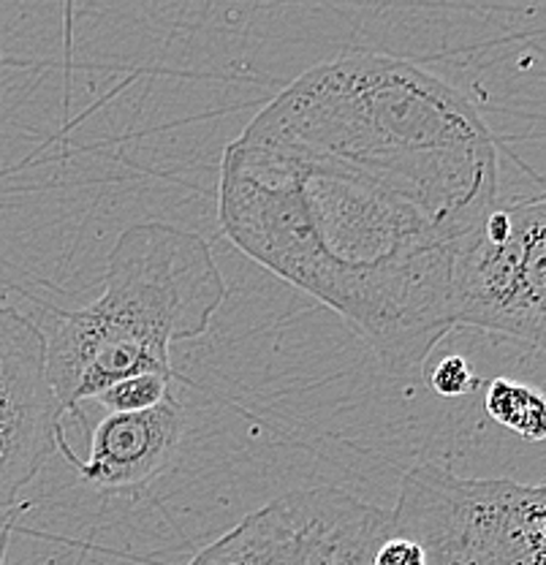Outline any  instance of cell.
<instances>
[{
	"mask_svg": "<svg viewBox=\"0 0 546 565\" xmlns=\"http://www.w3.org/2000/svg\"><path fill=\"white\" fill-rule=\"evenodd\" d=\"M169 394H174L172 379L156 373H142L107 386L98 394L96 403L104 405L109 414H137V411L161 405Z\"/></svg>",
	"mask_w": 546,
	"mask_h": 565,
	"instance_id": "9",
	"label": "cell"
},
{
	"mask_svg": "<svg viewBox=\"0 0 546 565\" xmlns=\"http://www.w3.org/2000/svg\"><path fill=\"white\" fill-rule=\"evenodd\" d=\"M228 297L213 247L196 232L142 221L120 232L107 256L104 294L57 313L46 338L50 381L66 414L142 373L178 379L172 345L204 334Z\"/></svg>",
	"mask_w": 546,
	"mask_h": 565,
	"instance_id": "2",
	"label": "cell"
},
{
	"mask_svg": "<svg viewBox=\"0 0 546 565\" xmlns=\"http://www.w3.org/2000/svg\"><path fill=\"white\" fill-rule=\"evenodd\" d=\"M373 565H427V555L421 550L419 541L408 539V535L397 533L392 527L389 539L378 546L375 552V561Z\"/></svg>",
	"mask_w": 546,
	"mask_h": 565,
	"instance_id": "11",
	"label": "cell"
},
{
	"mask_svg": "<svg viewBox=\"0 0 546 565\" xmlns=\"http://www.w3.org/2000/svg\"><path fill=\"white\" fill-rule=\"evenodd\" d=\"M451 313L546 353V196L490 210L454 264Z\"/></svg>",
	"mask_w": 546,
	"mask_h": 565,
	"instance_id": "4",
	"label": "cell"
},
{
	"mask_svg": "<svg viewBox=\"0 0 546 565\" xmlns=\"http://www.w3.org/2000/svg\"><path fill=\"white\" fill-rule=\"evenodd\" d=\"M392 527L427 565H546V481L462 479L421 462L403 476Z\"/></svg>",
	"mask_w": 546,
	"mask_h": 565,
	"instance_id": "3",
	"label": "cell"
},
{
	"mask_svg": "<svg viewBox=\"0 0 546 565\" xmlns=\"http://www.w3.org/2000/svg\"><path fill=\"white\" fill-rule=\"evenodd\" d=\"M484 408L492 419L522 440H546V394L542 388L522 381L495 379L486 384Z\"/></svg>",
	"mask_w": 546,
	"mask_h": 565,
	"instance_id": "8",
	"label": "cell"
},
{
	"mask_svg": "<svg viewBox=\"0 0 546 565\" xmlns=\"http://www.w3.org/2000/svg\"><path fill=\"white\" fill-rule=\"evenodd\" d=\"M389 533L392 511L313 487L254 511L188 565H373Z\"/></svg>",
	"mask_w": 546,
	"mask_h": 565,
	"instance_id": "5",
	"label": "cell"
},
{
	"mask_svg": "<svg viewBox=\"0 0 546 565\" xmlns=\"http://www.w3.org/2000/svg\"><path fill=\"white\" fill-rule=\"evenodd\" d=\"M63 414L50 381L44 329L0 305V516L11 514L61 451Z\"/></svg>",
	"mask_w": 546,
	"mask_h": 565,
	"instance_id": "6",
	"label": "cell"
},
{
	"mask_svg": "<svg viewBox=\"0 0 546 565\" xmlns=\"http://www.w3.org/2000/svg\"><path fill=\"white\" fill-rule=\"evenodd\" d=\"M497 204V145L430 71L351 52L304 71L226 147L232 243L334 310L392 375L457 327L462 247Z\"/></svg>",
	"mask_w": 546,
	"mask_h": 565,
	"instance_id": "1",
	"label": "cell"
},
{
	"mask_svg": "<svg viewBox=\"0 0 546 565\" xmlns=\"http://www.w3.org/2000/svg\"><path fill=\"white\" fill-rule=\"evenodd\" d=\"M430 386L438 397H462L479 386V379H475L473 364L465 356L449 353L430 370Z\"/></svg>",
	"mask_w": 546,
	"mask_h": 565,
	"instance_id": "10",
	"label": "cell"
},
{
	"mask_svg": "<svg viewBox=\"0 0 546 565\" xmlns=\"http://www.w3.org/2000/svg\"><path fill=\"white\" fill-rule=\"evenodd\" d=\"M185 433V408L178 394L137 414H107L90 433V455L76 459L68 440H61L66 462L98 492H128L150 484L178 457Z\"/></svg>",
	"mask_w": 546,
	"mask_h": 565,
	"instance_id": "7",
	"label": "cell"
}]
</instances>
